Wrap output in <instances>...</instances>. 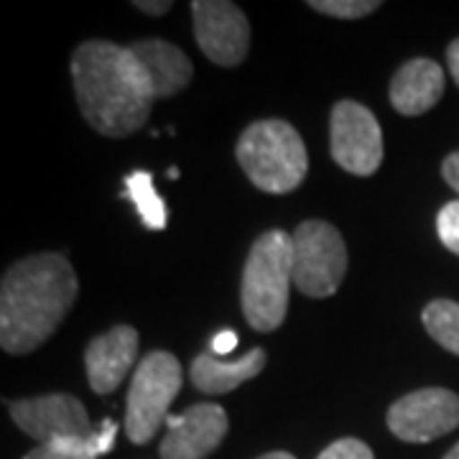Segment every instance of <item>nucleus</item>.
Segmentation results:
<instances>
[{"label":"nucleus","instance_id":"nucleus-1","mask_svg":"<svg viewBox=\"0 0 459 459\" xmlns=\"http://www.w3.org/2000/svg\"><path fill=\"white\" fill-rule=\"evenodd\" d=\"M72 80L84 120L98 133L126 138L146 126L156 95L133 49L84 41L72 56Z\"/></svg>","mask_w":459,"mask_h":459},{"label":"nucleus","instance_id":"nucleus-2","mask_svg":"<svg viewBox=\"0 0 459 459\" xmlns=\"http://www.w3.org/2000/svg\"><path fill=\"white\" fill-rule=\"evenodd\" d=\"M77 299V273L59 253L13 263L0 286V344L26 355L47 342Z\"/></svg>","mask_w":459,"mask_h":459},{"label":"nucleus","instance_id":"nucleus-3","mask_svg":"<svg viewBox=\"0 0 459 459\" xmlns=\"http://www.w3.org/2000/svg\"><path fill=\"white\" fill-rule=\"evenodd\" d=\"M294 283V238L283 230H271L250 247L240 304L246 322L255 332H273L289 312V291Z\"/></svg>","mask_w":459,"mask_h":459},{"label":"nucleus","instance_id":"nucleus-4","mask_svg":"<svg viewBox=\"0 0 459 459\" xmlns=\"http://www.w3.org/2000/svg\"><path fill=\"white\" fill-rule=\"evenodd\" d=\"M235 156L258 189L268 195H289L309 171V156L301 135L286 120H258L240 135Z\"/></svg>","mask_w":459,"mask_h":459},{"label":"nucleus","instance_id":"nucleus-5","mask_svg":"<svg viewBox=\"0 0 459 459\" xmlns=\"http://www.w3.org/2000/svg\"><path fill=\"white\" fill-rule=\"evenodd\" d=\"M181 388L179 360L156 350L138 362L133 373L128 406H126V437L133 444L151 442L169 419V406Z\"/></svg>","mask_w":459,"mask_h":459},{"label":"nucleus","instance_id":"nucleus-6","mask_svg":"<svg viewBox=\"0 0 459 459\" xmlns=\"http://www.w3.org/2000/svg\"><path fill=\"white\" fill-rule=\"evenodd\" d=\"M291 238L296 289L312 299L334 294L347 273V247L337 228L325 220H307Z\"/></svg>","mask_w":459,"mask_h":459},{"label":"nucleus","instance_id":"nucleus-7","mask_svg":"<svg viewBox=\"0 0 459 459\" xmlns=\"http://www.w3.org/2000/svg\"><path fill=\"white\" fill-rule=\"evenodd\" d=\"M329 148L332 159L347 174L370 177L383 164V133L376 115L355 100L334 105L329 120Z\"/></svg>","mask_w":459,"mask_h":459},{"label":"nucleus","instance_id":"nucleus-8","mask_svg":"<svg viewBox=\"0 0 459 459\" xmlns=\"http://www.w3.org/2000/svg\"><path fill=\"white\" fill-rule=\"evenodd\" d=\"M459 427V395L446 388H421L398 398L388 411V429L401 442L427 444Z\"/></svg>","mask_w":459,"mask_h":459},{"label":"nucleus","instance_id":"nucleus-9","mask_svg":"<svg viewBox=\"0 0 459 459\" xmlns=\"http://www.w3.org/2000/svg\"><path fill=\"white\" fill-rule=\"evenodd\" d=\"M16 427L41 444L56 439H90L95 434L87 409L69 394H49L8 403Z\"/></svg>","mask_w":459,"mask_h":459},{"label":"nucleus","instance_id":"nucleus-10","mask_svg":"<svg viewBox=\"0 0 459 459\" xmlns=\"http://www.w3.org/2000/svg\"><path fill=\"white\" fill-rule=\"evenodd\" d=\"M195 39L204 56L220 66H238L250 49V23L246 13L228 0L192 3Z\"/></svg>","mask_w":459,"mask_h":459},{"label":"nucleus","instance_id":"nucleus-11","mask_svg":"<svg viewBox=\"0 0 459 459\" xmlns=\"http://www.w3.org/2000/svg\"><path fill=\"white\" fill-rule=\"evenodd\" d=\"M161 459H204L212 455L228 434V413L217 403H197L179 416L166 419Z\"/></svg>","mask_w":459,"mask_h":459},{"label":"nucleus","instance_id":"nucleus-12","mask_svg":"<svg viewBox=\"0 0 459 459\" xmlns=\"http://www.w3.org/2000/svg\"><path fill=\"white\" fill-rule=\"evenodd\" d=\"M135 358H138V332L128 325L108 329L105 334L95 337L84 352L90 388L100 395L113 394L131 373Z\"/></svg>","mask_w":459,"mask_h":459},{"label":"nucleus","instance_id":"nucleus-13","mask_svg":"<svg viewBox=\"0 0 459 459\" xmlns=\"http://www.w3.org/2000/svg\"><path fill=\"white\" fill-rule=\"evenodd\" d=\"M444 95L442 66L431 59H411L394 74L391 105L401 115L429 113Z\"/></svg>","mask_w":459,"mask_h":459},{"label":"nucleus","instance_id":"nucleus-14","mask_svg":"<svg viewBox=\"0 0 459 459\" xmlns=\"http://www.w3.org/2000/svg\"><path fill=\"white\" fill-rule=\"evenodd\" d=\"M131 49L148 74L156 98H171L192 82L195 66L179 47L161 39H146L133 44Z\"/></svg>","mask_w":459,"mask_h":459},{"label":"nucleus","instance_id":"nucleus-15","mask_svg":"<svg viewBox=\"0 0 459 459\" xmlns=\"http://www.w3.org/2000/svg\"><path fill=\"white\" fill-rule=\"evenodd\" d=\"M265 368V350L255 347L235 360H220L212 352H202L192 362V383L202 394H228L243 385Z\"/></svg>","mask_w":459,"mask_h":459},{"label":"nucleus","instance_id":"nucleus-16","mask_svg":"<svg viewBox=\"0 0 459 459\" xmlns=\"http://www.w3.org/2000/svg\"><path fill=\"white\" fill-rule=\"evenodd\" d=\"M126 197L131 199L138 210L141 222L148 230H164L166 228V204L164 199L159 197L153 179L148 171H133L126 177Z\"/></svg>","mask_w":459,"mask_h":459},{"label":"nucleus","instance_id":"nucleus-17","mask_svg":"<svg viewBox=\"0 0 459 459\" xmlns=\"http://www.w3.org/2000/svg\"><path fill=\"white\" fill-rule=\"evenodd\" d=\"M424 327L444 350L459 355V304L437 299L424 309Z\"/></svg>","mask_w":459,"mask_h":459},{"label":"nucleus","instance_id":"nucleus-18","mask_svg":"<svg viewBox=\"0 0 459 459\" xmlns=\"http://www.w3.org/2000/svg\"><path fill=\"white\" fill-rule=\"evenodd\" d=\"M23 459H98L90 439H56V442L39 444Z\"/></svg>","mask_w":459,"mask_h":459},{"label":"nucleus","instance_id":"nucleus-19","mask_svg":"<svg viewBox=\"0 0 459 459\" xmlns=\"http://www.w3.org/2000/svg\"><path fill=\"white\" fill-rule=\"evenodd\" d=\"M309 8H314L316 13H325V16L355 21V18L370 16L373 11L380 8V3L376 0H312Z\"/></svg>","mask_w":459,"mask_h":459},{"label":"nucleus","instance_id":"nucleus-20","mask_svg":"<svg viewBox=\"0 0 459 459\" xmlns=\"http://www.w3.org/2000/svg\"><path fill=\"white\" fill-rule=\"evenodd\" d=\"M437 232L439 240L449 247L455 255H459V199L444 204L439 214H437Z\"/></svg>","mask_w":459,"mask_h":459},{"label":"nucleus","instance_id":"nucleus-21","mask_svg":"<svg viewBox=\"0 0 459 459\" xmlns=\"http://www.w3.org/2000/svg\"><path fill=\"white\" fill-rule=\"evenodd\" d=\"M316 459H376L373 449L360 439H340V442L329 444L327 449Z\"/></svg>","mask_w":459,"mask_h":459},{"label":"nucleus","instance_id":"nucleus-22","mask_svg":"<svg viewBox=\"0 0 459 459\" xmlns=\"http://www.w3.org/2000/svg\"><path fill=\"white\" fill-rule=\"evenodd\" d=\"M115 434H117V424H115L113 419H105V421L100 424V429H95V434H92V449H95L98 457L113 449Z\"/></svg>","mask_w":459,"mask_h":459},{"label":"nucleus","instance_id":"nucleus-23","mask_svg":"<svg viewBox=\"0 0 459 459\" xmlns=\"http://www.w3.org/2000/svg\"><path fill=\"white\" fill-rule=\"evenodd\" d=\"M235 347H238V334L232 332V329H222L220 334H214L212 340V352L214 355H230V352H235Z\"/></svg>","mask_w":459,"mask_h":459},{"label":"nucleus","instance_id":"nucleus-24","mask_svg":"<svg viewBox=\"0 0 459 459\" xmlns=\"http://www.w3.org/2000/svg\"><path fill=\"white\" fill-rule=\"evenodd\" d=\"M442 174H444V181L455 189L459 195V151L455 153H449L446 159H444L442 164Z\"/></svg>","mask_w":459,"mask_h":459},{"label":"nucleus","instance_id":"nucleus-25","mask_svg":"<svg viewBox=\"0 0 459 459\" xmlns=\"http://www.w3.org/2000/svg\"><path fill=\"white\" fill-rule=\"evenodd\" d=\"M135 8L143 11L148 16H164L171 8V0H161V3H148V0H135Z\"/></svg>","mask_w":459,"mask_h":459},{"label":"nucleus","instance_id":"nucleus-26","mask_svg":"<svg viewBox=\"0 0 459 459\" xmlns=\"http://www.w3.org/2000/svg\"><path fill=\"white\" fill-rule=\"evenodd\" d=\"M446 65H449V72H452V77L459 87V39H455L446 49Z\"/></svg>","mask_w":459,"mask_h":459},{"label":"nucleus","instance_id":"nucleus-27","mask_svg":"<svg viewBox=\"0 0 459 459\" xmlns=\"http://www.w3.org/2000/svg\"><path fill=\"white\" fill-rule=\"evenodd\" d=\"M258 459H296L294 455H289V452H271V455H263Z\"/></svg>","mask_w":459,"mask_h":459},{"label":"nucleus","instance_id":"nucleus-28","mask_svg":"<svg viewBox=\"0 0 459 459\" xmlns=\"http://www.w3.org/2000/svg\"><path fill=\"white\" fill-rule=\"evenodd\" d=\"M444 459H459V444H455V446H452V449L446 452V457H444Z\"/></svg>","mask_w":459,"mask_h":459},{"label":"nucleus","instance_id":"nucleus-29","mask_svg":"<svg viewBox=\"0 0 459 459\" xmlns=\"http://www.w3.org/2000/svg\"><path fill=\"white\" fill-rule=\"evenodd\" d=\"M169 177L171 179H179V169H169Z\"/></svg>","mask_w":459,"mask_h":459}]
</instances>
